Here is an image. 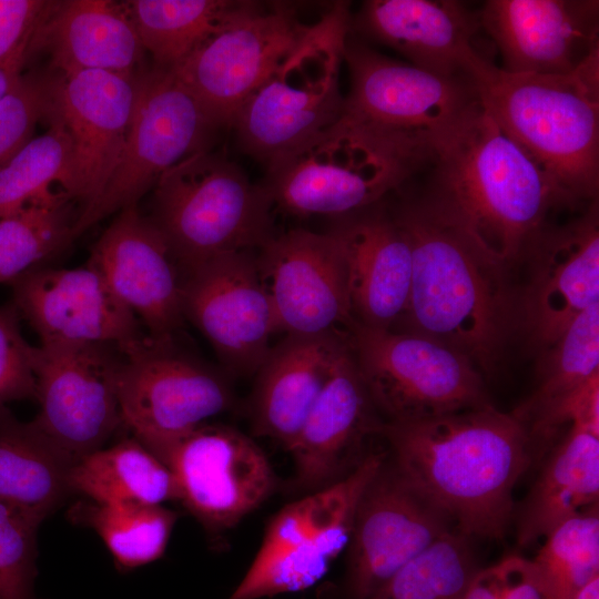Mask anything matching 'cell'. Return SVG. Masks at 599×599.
Segmentation results:
<instances>
[{
	"label": "cell",
	"mask_w": 599,
	"mask_h": 599,
	"mask_svg": "<svg viewBox=\"0 0 599 599\" xmlns=\"http://www.w3.org/2000/svg\"><path fill=\"white\" fill-rule=\"evenodd\" d=\"M425 196L489 257H522L562 206L547 176L478 101L432 143Z\"/></svg>",
	"instance_id": "7a4b0ae2"
},
{
	"label": "cell",
	"mask_w": 599,
	"mask_h": 599,
	"mask_svg": "<svg viewBox=\"0 0 599 599\" xmlns=\"http://www.w3.org/2000/svg\"><path fill=\"white\" fill-rule=\"evenodd\" d=\"M451 530L450 519L386 456L357 504L347 546L348 596L368 599L403 565Z\"/></svg>",
	"instance_id": "e0dca14e"
},
{
	"label": "cell",
	"mask_w": 599,
	"mask_h": 599,
	"mask_svg": "<svg viewBox=\"0 0 599 599\" xmlns=\"http://www.w3.org/2000/svg\"><path fill=\"white\" fill-rule=\"evenodd\" d=\"M599 497V435L570 425L534 484L518 518V542L545 538L565 520L596 506Z\"/></svg>",
	"instance_id": "f1b7e54d"
},
{
	"label": "cell",
	"mask_w": 599,
	"mask_h": 599,
	"mask_svg": "<svg viewBox=\"0 0 599 599\" xmlns=\"http://www.w3.org/2000/svg\"><path fill=\"white\" fill-rule=\"evenodd\" d=\"M48 130L33 136L0 169V219L58 182L67 191L72 172V142L61 120L51 111Z\"/></svg>",
	"instance_id": "74e56055"
},
{
	"label": "cell",
	"mask_w": 599,
	"mask_h": 599,
	"mask_svg": "<svg viewBox=\"0 0 599 599\" xmlns=\"http://www.w3.org/2000/svg\"><path fill=\"white\" fill-rule=\"evenodd\" d=\"M69 487L100 504L158 506L177 500L167 467L134 437L77 459Z\"/></svg>",
	"instance_id": "4dcf8cb0"
},
{
	"label": "cell",
	"mask_w": 599,
	"mask_h": 599,
	"mask_svg": "<svg viewBox=\"0 0 599 599\" xmlns=\"http://www.w3.org/2000/svg\"><path fill=\"white\" fill-rule=\"evenodd\" d=\"M148 448L170 470L177 501L210 532L236 526L275 485L265 453L227 426L204 423Z\"/></svg>",
	"instance_id": "8fae6325"
},
{
	"label": "cell",
	"mask_w": 599,
	"mask_h": 599,
	"mask_svg": "<svg viewBox=\"0 0 599 599\" xmlns=\"http://www.w3.org/2000/svg\"><path fill=\"white\" fill-rule=\"evenodd\" d=\"M256 2L241 0H126L152 67L173 71L203 42Z\"/></svg>",
	"instance_id": "1f68e13d"
},
{
	"label": "cell",
	"mask_w": 599,
	"mask_h": 599,
	"mask_svg": "<svg viewBox=\"0 0 599 599\" xmlns=\"http://www.w3.org/2000/svg\"><path fill=\"white\" fill-rule=\"evenodd\" d=\"M352 13L336 2L238 110L232 128L241 149L265 166L334 124Z\"/></svg>",
	"instance_id": "52a82bcc"
},
{
	"label": "cell",
	"mask_w": 599,
	"mask_h": 599,
	"mask_svg": "<svg viewBox=\"0 0 599 599\" xmlns=\"http://www.w3.org/2000/svg\"><path fill=\"white\" fill-rule=\"evenodd\" d=\"M478 10L455 0H368L351 19V33L386 45L408 63L444 77H470L480 57Z\"/></svg>",
	"instance_id": "d4e9b609"
},
{
	"label": "cell",
	"mask_w": 599,
	"mask_h": 599,
	"mask_svg": "<svg viewBox=\"0 0 599 599\" xmlns=\"http://www.w3.org/2000/svg\"><path fill=\"white\" fill-rule=\"evenodd\" d=\"M430 148L342 115L266 166L273 206L297 215L343 217L383 202L424 170Z\"/></svg>",
	"instance_id": "5b68a950"
},
{
	"label": "cell",
	"mask_w": 599,
	"mask_h": 599,
	"mask_svg": "<svg viewBox=\"0 0 599 599\" xmlns=\"http://www.w3.org/2000/svg\"><path fill=\"white\" fill-rule=\"evenodd\" d=\"M272 200L234 162L200 151L153 187L149 217L182 274L222 254L260 250L273 235Z\"/></svg>",
	"instance_id": "8992f818"
},
{
	"label": "cell",
	"mask_w": 599,
	"mask_h": 599,
	"mask_svg": "<svg viewBox=\"0 0 599 599\" xmlns=\"http://www.w3.org/2000/svg\"><path fill=\"white\" fill-rule=\"evenodd\" d=\"M29 59L30 53L28 44L8 60L0 62V100L21 78Z\"/></svg>",
	"instance_id": "f6af8a7d"
},
{
	"label": "cell",
	"mask_w": 599,
	"mask_h": 599,
	"mask_svg": "<svg viewBox=\"0 0 599 599\" xmlns=\"http://www.w3.org/2000/svg\"><path fill=\"white\" fill-rule=\"evenodd\" d=\"M392 464L467 538H501L530 463L524 425L491 404L379 427Z\"/></svg>",
	"instance_id": "6da1fadb"
},
{
	"label": "cell",
	"mask_w": 599,
	"mask_h": 599,
	"mask_svg": "<svg viewBox=\"0 0 599 599\" xmlns=\"http://www.w3.org/2000/svg\"><path fill=\"white\" fill-rule=\"evenodd\" d=\"M479 569L468 538L451 530L403 565L368 599H463Z\"/></svg>",
	"instance_id": "d590c367"
},
{
	"label": "cell",
	"mask_w": 599,
	"mask_h": 599,
	"mask_svg": "<svg viewBox=\"0 0 599 599\" xmlns=\"http://www.w3.org/2000/svg\"><path fill=\"white\" fill-rule=\"evenodd\" d=\"M221 126L195 97L166 71L145 68L120 161L97 202L75 221L74 237L109 215L138 205L172 166L210 150Z\"/></svg>",
	"instance_id": "30bf717a"
},
{
	"label": "cell",
	"mask_w": 599,
	"mask_h": 599,
	"mask_svg": "<svg viewBox=\"0 0 599 599\" xmlns=\"http://www.w3.org/2000/svg\"><path fill=\"white\" fill-rule=\"evenodd\" d=\"M531 562L544 599H570L599 577L598 506L554 528Z\"/></svg>",
	"instance_id": "8d00e7d4"
},
{
	"label": "cell",
	"mask_w": 599,
	"mask_h": 599,
	"mask_svg": "<svg viewBox=\"0 0 599 599\" xmlns=\"http://www.w3.org/2000/svg\"><path fill=\"white\" fill-rule=\"evenodd\" d=\"M469 74L483 106L547 176L562 206L597 200L599 51L567 74L510 73L484 55Z\"/></svg>",
	"instance_id": "277c9868"
},
{
	"label": "cell",
	"mask_w": 599,
	"mask_h": 599,
	"mask_svg": "<svg viewBox=\"0 0 599 599\" xmlns=\"http://www.w3.org/2000/svg\"><path fill=\"white\" fill-rule=\"evenodd\" d=\"M366 456L343 478L285 506L227 599H261L307 589L347 548L358 500L385 460Z\"/></svg>",
	"instance_id": "ba28073f"
},
{
	"label": "cell",
	"mask_w": 599,
	"mask_h": 599,
	"mask_svg": "<svg viewBox=\"0 0 599 599\" xmlns=\"http://www.w3.org/2000/svg\"><path fill=\"white\" fill-rule=\"evenodd\" d=\"M44 51L55 73L98 70L134 77L145 50L125 1L54 0L34 31L30 57Z\"/></svg>",
	"instance_id": "4316f807"
},
{
	"label": "cell",
	"mask_w": 599,
	"mask_h": 599,
	"mask_svg": "<svg viewBox=\"0 0 599 599\" xmlns=\"http://www.w3.org/2000/svg\"><path fill=\"white\" fill-rule=\"evenodd\" d=\"M110 344L48 343L34 348V424L73 461L102 448L122 424L121 357ZM116 347V346H115Z\"/></svg>",
	"instance_id": "9a60e30c"
},
{
	"label": "cell",
	"mask_w": 599,
	"mask_h": 599,
	"mask_svg": "<svg viewBox=\"0 0 599 599\" xmlns=\"http://www.w3.org/2000/svg\"><path fill=\"white\" fill-rule=\"evenodd\" d=\"M570 599H599V577L592 579Z\"/></svg>",
	"instance_id": "bcb514c9"
},
{
	"label": "cell",
	"mask_w": 599,
	"mask_h": 599,
	"mask_svg": "<svg viewBox=\"0 0 599 599\" xmlns=\"http://www.w3.org/2000/svg\"><path fill=\"white\" fill-rule=\"evenodd\" d=\"M586 209L566 224H547L524 254L530 257L531 272L516 317L541 353L579 315L599 304L598 201Z\"/></svg>",
	"instance_id": "d6986e66"
},
{
	"label": "cell",
	"mask_w": 599,
	"mask_h": 599,
	"mask_svg": "<svg viewBox=\"0 0 599 599\" xmlns=\"http://www.w3.org/2000/svg\"><path fill=\"white\" fill-rule=\"evenodd\" d=\"M40 524L0 500V599H39L34 587Z\"/></svg>",
	"instance_id": "f35d334b"
},
{
	"label": "cell",
	"mask_w": 599,
	"mask_h": 599,
	"mask_svg": "<svg viewBox=\"0 0 599 599\" xmlns=\"http://www.w3.org/2000/svg\"><path fill=\"white\" fill-rule=\"evenodd\" d=\"M278 331L318 336L349 333L346 265L329 233L293 229L273 235L256 255Z\"/></svg>",
	"instance_id": "ac0fdd59"
},
{
	"label": "cell",
	"mask_w": 599,
	"mask_h": 599,
	"mask_svg": "<svg viewBox=\"0 0 599 599\" xmlns=\"http://www.w3.org/2000/svg\"><path fill=\"white\" fill-rule=\"evenodd\" d=\"M73 200L49 189L0 219V284H11L74 238Z\"/></svg>",
	"instance_id": "836d02e7"
},
{
	"label": "cell",
	"mask_w": 599,
	"mask_h": 599,
	"mask_svg": "<svg viewBox=\"0 0 599 599\" xmlns=\"http://www.w3.org/2000/svg\"><path fill=\"white\" fill-rule=\"evenodd\" d=\"M12 303L0 305V405L35 398L34 348Z\"/></svg>",
	"instance_id": "60d3db41"
},
{
	"label": "cell",
	"mask_w": 599,
	"mask_h": 599,
	"mask_svg": "<svg viewBox=\"0 0 599 599\" xmlns=\"http://www.w3.org/2000/svg\"><path fill=\"white\" fill-rule=\"evenodd\" d=\"M344 62L351 88L342 115L430 149L478 101L471 77H444L392 59L351 32Z\"/></svg>",
	"instance_id": "7c38bea8"
},
{
	"label": "cell",
	"mask_w": 599,
	"mask_h": 599,
	"mask_svg": "<svg viewBox=\"0 0 599 599\" xmlns=\"http://www.w3.org/2000/svg\"><path fill=\"white\" fill-rule=\"evenodd\" d=\"M348 333L285 335L258 367L251 397L254 430L287 450L326 383Z\"/></svg>",
	"instance_id": "83f0119b"
},
{
	"label": "cell",
	"mask_w": 599,
	"mask_h": 599,
	"mask_svg": "<svg viewBox=\"0 0 599 599\" xmlns=\"http://www.w3.org/2000/svg\"><path fill=\"white\" fill-rule=\"evenodd\" d=\"M53 74L23 73L0 100V169L32 138L52 111Z\"/></svg>",
	"instance_id": "ab89813d"
},
{
	"label": "cell",
	"mask_w": 599,
	"mask_h": 599,
	"mask_svg": "<svg viewBox=\"0 0 599 599\" xmlns=\"http://www.w3.org/2000/svg\"><path fill=\"white\" fill-rule=\"evenodd\" d=\"M12 305L40 344H110L122 348L142 334L135 315L92 265L37 266L11 284Z\"/></svg>",
	"instance_id": "7402d4cb"
},
{
	"label": "cell",
	"mask_w": 599,
	"mask_h": 599,
	"mask_svg": "<svg viewBox=\"0 0 599 599\" xmlns=\"http://www.w3.org/2000/svg\"><path fill=\"white\" fill-rule=\"evenodd\" d=\"M328 232L345 260L354 324L397 329L409 304L413 263L408 240L392 210L380 202L334 219Z\"/></svg>",
	"instance_id": "cb8c5ba5"
},
{
	"label": "cell",
	"mask_w": 599,
	"mask_h": 599,
	"mask_svg": "<svg viewBox=\"0 0 599 599\" xmlns=\"http://www.w3.org/2000/svg\"><path fill=\"white\" fill-rule=\"evenodd\" d=\"M182 309L236 375L256 373L280 332L252 251L222 254L186 271Z\"/></svg>",
	"instance_id": "2e32d148"
},
{
	"label": "cell",
	"mask_w": 599,
	"mask_h": 599,
	"mask_svg": "<svg viewBox=\"0 0 599 599\" xmlns=\"http://www.w3.org/2000/svg\"><path fill=\"white\" fill-rule=\"evenodd\" d=\"M54 0H0V62L30 44Z\"/></svg>",
	"instance_id": "b9f144b4"
},
{
	"label": "cell",
	"mask_w": 599,
	"mask_h": 599,
	"mask_svg": "<svg viewBox=\"0 0 599 599\" xmlns=\"http://www.w3.org/2000/svg\"><path fill=\"white\" fill-rule=\"evenodd\" d=\"M374 409L348 338L287 449L300 488L313 493L349 473L346 469L367 436L379 432Z\"/></svg>",
	"instance_id": "484cf974"
},
{
	"label": "cell",
	"mask_w": 599,
	"mask_h": 599,
	"mask_svg": "<svg viewBox=\"0 0 599 599\" xmlns=\"http://www.w3.org/2000/svg\"><path fill=\"white\" fill-rule=\"evenodd\" d=\"M596 374H599V304L579 315L541 353L536 389L511 414L531 439L555 408Z\"/></svg>",
	"instance_id": "d6a6232c"
},
{
	"label": "cell",
	"mask_w": 599,
	"mask_h": 599,
	"mask_svg": "<svg viewBox=\"0 0 599 599\" xmlns=\"http://www.w3.org/2000/svg\"><path fill=\"white\" fill-rule=\"evenodd\" d=\"M118 349L122 424L145 447L204 424L232 405L224 377L177 352L173 343L142 335Z\"/></svg>",
	"instance_id": "5bb4252c"
},
{
	"label": "cell",
	"mask_w": 599,
	"mask_h": 599,
	"mask_svg": "<svg viewBox=\"0 0 599 599\" xmlns=\"http://www.w3.org/2000/svg\"><path fill=\"white\" fill-rule=\"evenodd\" d=\"M500 599H544L540 581L531 560L510 556L496 565Z\"/></svg>",
	"instance_id": "7bdbcfd3"
},
{
	"label": "cell",
	"mask_w": 599,
	"mask_h": 599,
	"mask_svg": "<svg viewBox=\"0 0 599 599\" xmlns=\"http://www.w3.org/2000/svg\"><path fill=\"white\" fill-rule=\"evenodd\" d=\"M463 599H500L496 565L477 571Z\"/></svg>",
	"instance_id": "ee69618b"
},
{
	"label": "cell",
	"mask_w": 599,
	"mask_h": 599,
	"mask_svg": "<svg viewBox=\"0 0 599 599\" xmlns=\"http://www.w3.org/2000/svg\"><path fill=\"white\" fill-rule=\"evenodd\" d=\"M73 463L33 420L0 405V500L42 522L71 491Z\"/></svg>",
	"instance_id": "f546056e"
},
{
	"label": "cell",
	"mask_w": 599,
	"mask_h": 599,
	"mask_svg": "<svg viewBox=\"0 0 599 599\" xmlns=\"http://www.w3.org/2000/svg\"><path fill=\"white\" fill-rule=\"evenodd\" d=\"M478 17L510 73L567 74L599 51L597 0H488Z\"/></svg>",
	"instance_id": "603a6c76"
},
{
	"label": "cell",
	"mask_w": 599,
	"mask_h": 599,
	"mask_svg": "<svg viewBox=\"0 0 599 599\" xmlns=\"http://www.w3.org/2000/svg\"><path fill=\"white\" fill-rule=\"evenodd\" d=\"M74 522L93 529L121 570H132L160 559L177 519L164 507L100 504L84 500L70 510Z\"/></svg>",
	"instance_id": "e575fe53"
},
{
	"label": "cell",
	"mask_w": 599,
	"mask_h": 599,
	"mask_svg": "<svg viewBox=\"0 0 599 599\" xmlns=\"http://www.w3.org/2000/svg\"><path fill=\"white\" fill-rule=\"evenodd\" d=\"M348 338L370 399L387 422L417 420L490 404L479 369L432 337L354 324Z\"/></svg>",
	"instance_id": "9c48e42d"
},
{
	"label": "cell",
	"mask_w": 599,
	"mask_h": 599,
	"mask_svg": "<svg viewBox=\"0 0 599 599\" xmlns=\"http://www.w3.org/2000/svg\"><path fill=\"white\" fill-rule=\"evenodd\" d=\"M136 78L98 70L53 74L52 111L65 126L73 152L65 192L82 205L79 214L97 202L120 161Z\"/></svg>",
	"instance_id": "ffe728a7"
},
{
	"label": "cell",
	"mask_w": 599,
	"mask_h": 599,
	"mask_svg": "<svg viewBox=\"0 0 599 599\" xmlns=\"http://www.w3.org/2000/svg\"><path fill=\"white\" fill-rule=\"evenodd\" d=\"M116 214L94 244L88 264L140 317L150 338L174 343L184 318L181 268L160 231L138 205Z\"/></svg>",
	"instance_id": "44dd1931"
},
{
	"label": "cell",
	"mask_w": 599,
	"mask_h": 599,
	"mask_svg": "<svg viewBox=\"0 0 599 599\" xmlns=\"http://www.w3.org/2000/svg\"><path fill=\"white\" fill-rule=\"evenodd\" d=\"M392 212L413 263L408 308L395 331L432 337L489 374L516 318L507 266L483 252L425 195L406 197Z\"/></svg>",
	"instance_id": "3957f363"
},
{
	"label": "cell",
	"mask_w": 599,
	"mask_h": 599,
	"mask_svg": "<svg viewBox=\"0 0 599 599\" xmlns=\"http://www.w3.org/2000/svg\"><path fill=\"white\" fill-rule=\"evenodd\" d=\"M311 27L291 4L256 2L170 72L221 128H232L241 106Z\"/></svg>",
	"instance_id": "4fadbf2b"
}]
</instances>
